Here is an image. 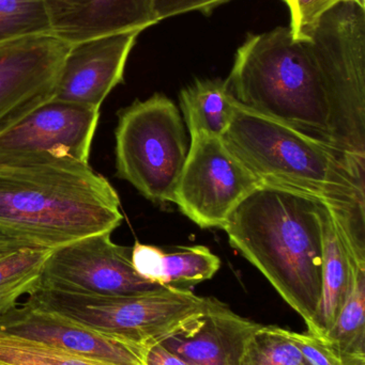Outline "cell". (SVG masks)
I'll return each instance as SVG.
<instances>
[{"mask_svg": "<svg viewBox=\"0 0 365 365\" xmlns=\"http://www.w3.org/2000/svg\"><path fill=\"white\" fill-rule=\"evenodd\" d=\"M120 199L89 165L46 153L0 154V249L54 250L121 225Z\"/></svg>", "mask_w": 365, "mask_h": 365, "instance_id": "6da1fadb", "label": "cell"}, {"mask_svg": "<svg viewBox=\"0 0 365 365\" xmlns=\"http://www.w3.org/2000/svg\"><path fill=\"white\" fill-rule=\"evenodd\" d=\"M323 201L261 184L231 212L222 230L314 332L325 263Z\"/></svg>", "mask_w": 365, "mask_h": 365, "instance_id": "7a4b0ae2", "label": "cell"}, {"mask_svg": "<svg viewBox=\"0 0 365 365\" xmlns=\"http://www.w3.org/2000/svg\"><path fill=\"white\" fill-rule=\"evenodd\" d=\"M222 139L261 184L319 197L339 220H365V160L239 104Z\"/></svg>", "mask_w": 365, "mask_h": 365, "instance_id": "3957f363", "label": "cell"}, {"mask_svg": "<svg viewBox=\"0 0 365 365\" xmlns=\"http://www.w3.org/2000/svg\"><path fill=\"white\" fill-rule=\"evenodd\" d=\"M225 83L240 106L334 149L316 64L308 42L294 40L289 27L249 34Z\"/></svg>", "mask_w": 365, "mask_h": 365, "instance_id": "277c9868", "label": "cell"}, {"mask_svg": "<svg viewBox=\"0 0 365 365\" xmlns=\"http://www.w3.org/2000/svg\"><path fill=\"white\" fill-rule=\"evenodd\" d=\"M308 42L330 111L332 145L365 160V8L326 13Z\"/></svg>", "mask_w": 365, "mask_h": 365, "instance_id": "5b68a950", "label": "cell"}, {"mask_svg": "<svg viewBox=\"0 0 365 365\" xmlns=\"http://www.w3.org/2000/svg\"><path fill=\"white\" fill-rule=\"evenodd\" d=\"M28 297L146 349L160 344L205 314L216 300L167 287L119 296L79 295L39 289Z\"/></svg>", "mask_w": 365, "mask_h": 365, "instance_id": "8992f818", "label": "cell"}, {"mask_svg": "<svg viewBox=\"0 0 365 365\" xmlns=\"http://www.w3.org/2000/svg\"><path fill=\"white\" fill-rule=\"evenodd\" d=\"M115 139L117 177L149 201L174 203L189 145L173 101L156 93L122 109Z\"/></svg>", "mask_w": 365, "mask_h": 365, "instance_id": "52a82bcc", "label": "cell"}, {"mask_svg": "<svg viewBox=\"0 0 365 365\" xmlns=\"http://www.w3.org/2000/svg\"><path fill=\"white\" fill-rule=\"evenodd\" d=\"M261 186V180L221 137H192L174 203L201 229H223L236 207Z\"/></svg>", "mask_w": 365, "mask_h": 365, "instance_id": "ba28073f", "label": "cell"}, {"mask_svg": "<svg viewBox=\"0 0 365 365\" xmlns=\"http://www.w3.org/2000/svg\"><path fill=\"white\" fill-rule=\"evenodd\" d=\"M111 233L86 236L51 250L39 289L79 295H132L160 289L135 272L130 247L111 240Z\"/></svg>", "mask_w": 365, "mask_h": 365, "instance_id": "9c48e42d", "label": "cell"}, {"mask_svg": "<svg viewBox=\"0 0 365 365\" xmlns=\"http://www.w3.org/2000/svg\"><path fill=\"white\" fill-rule=\"evenodd\" d=\"M71 46L54 36H40L0 47V135L53 100Z\"/></svg>", "mask_w": 365, "mask_h": 365, "instance_id": "30bf717a", "label": "cell"}, {"mask_svg": "<svg viewBox=\"0 0 365 365\" xmlns=\"http://www.w3.org/2000/svg\"><path fill=\"white\" fill-rule=\"evenodd\" d=\"M100 108L51 100L0 135V154L46 153L89 165Z\"/></svg>", "mask_w": 365, "mask_h": 365, "instance_id": "8fae6325", "label": "cell"}, {"mask_svg": "<svg viewBox=\"0 0 365 365\" xmlns=\"http://www.w3.org/2000/svg\"><path fill=\"white\" fill-rule=\"evenodd\" d=\"M0 329L113 365H146L144 347L94 329L29 297L0 319Z\"/></svg>", "mask_w": 365, "mask_h": 365, "instance_id": "7c38bea8", "label": "cell"}, {"mask_svg": "<svg viewBox=\"0 0 365 365\" xmlns=\"http://www.w3.org/2000/svg\"><path fill=\"white\" fill-rule=\"evenodd\" d=\"M141 32H124L72 45L60 71L54 100L100 108L124 83V68Z\"/></svg>", "mask_w": 365, "mask_h": 365, "instance_id": "4fadbf2b", "label": "cell"}, {"mask_svg": "<svg viewBox=\"0 0 365 365\" xmlns=\"http://www.w3.org/2000/svg\"><path fill=\"white\" fill-rule=\"evenodd\" d=\"M51 34L70 45L159 23L156 0H43Z\"/></svg>", "mask_w": 365, "mask_h": 365, "instance_id": "5bb4252c", "label": "cell"}, {"mask_svg": "<svg viewBox=\"0 0 365 365\" xmlns=\"http://www.w3.org/2000/svg\"><path fill=\"white\" fill-rule=\"evenodd\" d=\"M261 324L219 302L161 344L189 365H239L244 347Z\"/></svg>", "mask_w": 365, "mask_h": 365, "instance_id": "9a60e30c", "label": "cell"}, {"mask_svg": "<svg viewBox=\"0 0 365 365\" xmlns=\"http://www.w3.org/2000/svg\"><path fill=\"white\" fill-rule=\"evenodd\" d=\"M323 203L325 263L321 302L315 317L313 334L326 336L344 304L354 265H365V262L359 261L349 252L329 205L324 201Z\"/></svg>", "mask_w": 365, "mask_h": 365, "instance_id": "2e32d148", "label": "cell"}, {"mask_svg": "<svg viewBox=\"0 0 365 365\" xmlns=\"http://www.w3.org/2000/svg\"><path fill=\"white\" fill-rule=\"evenodd\" d=\"M180 108L190 137L224 136L237 102L223 79H197L180 92Z\"/></svg>", "mask_w": 365, "mask_h": 365, "instance_id": "e0dca14e", "label": "cell"}, {"mask_svg": "<svg viewBox=\"0 0 365 365\" xmlns=\"http://www.w3.org/2000/svg\"><path fill=\"white\" fill-rule=\"evenodd\" d=\"M51 252L46 249H0V319L16 308L21 298L38 291Z\"/></svg>", "mask_w": 365, "mask_h": 365, "instance_id": "ac0fdd59", "label": "cell"}, {"mask_svg": "<svg viewBox=\"0 0 365 365\" xmlns=\"http://www.w3.org/2000/svg\"><path fill=\"white\" fill-rule=\"evenodd\" d=\"M365 265L355 264L349 292L326 338L341 360L365 358Z\"/></svg>", "mask_w": 365, "mask_h": 365, "instance_id": "d6986e66", "label": "cell"}, {"mask_svg": "<svg viewBox=\"0 0 365 365\" xmlns=\"http://www.w3.org/2000/svg\"><path fill=\"white\" fill-rule=\"evenodd\" d=\"M220 267V257L206 246L178 247L171 252L162 249L154 283L191 291L195 285L214 278Z\"/></svg>", "mask_w": 365, "mask_h": 365, "instance_id": "ffe728a7", "label": "cell"}, {"mask_svg": "<svg viewBox=\"0 0 365 365\" xmlns=\"http://www.w3.org/2000/svg\"><path fill=\"white\" fill-rule=\"evenodd\" d=\"M0 365H113L0 329Z\"/></svg>", "mask_w": 365, "mask_h": 365, "instance_id": "44dd1931", "label": "cell"}, {"mask_svg": "<svg viewBox=\"0 0 365 365\" xmlns=\"http://www.w3.org/2000/svg\"><path fill=\"white\" fill-rule=\"evenodd\" d=\"M40 36H53L43 0H0V47Z\"/></svg>", "mask_w": 365, "mask_h": 365, "instance_id": "7402d4cb", "label": "cell"}, {"mask_svg": "<svg viewBox=\"0 0 365 365\" xmlns=\"http://www.w3.org/2000/svg\"><path fill=\"white\" fill-rule=\"evenodd\" d=\"M239 365H308L289 330L261 325L246 342Z\"/></svg>", "mask_w": 365, "mask_h": 365, "instance_id": "603a6c76", "label": "cell"}, {"mask_svg": "<svg viewBox=\"0 0 365 365\" xmlns=\"http://www.w3.org/2000/svg\"><path fill=\"white\" fill-rule=\"evenodd\" d=\"M291 15L289 30L294 40L300 42L310 41L313 31L321 17L339 4H353L364 6L365 0H283Z\"/></svg>", "mask_w": 365, "mask_h": 365, "instance_id": "cb8c5ba5", "label": "cell"}, {"mask_svg": "<svg viewBox=\"0 0 365 365\" xmlns=\"http://www.w3.org/2000/svg\"><path fill=\"white\" fill-rule=\"evenodd\" d=\"M289 334L308 365H342L340 355L326 336L312 332Z\"/></svg>", "mask_w": 365, "mask_h": 365, "instance_id": "d4e9b609", "label": "cell"}, {"mask_svg": "<svg viewBox=\"0 0 365 365\" xmlns=\"http://www.w3.org/2000/svg\"><path fill=\"white\" fill-rule=\"evenodd\" d=\"M229 1L231 0H156V14L159 21L190 12L210 15Z\"/></svg>", "mask_w": 365, "mask_h": 365, "instance_id": "484cf974", "label": "cell"}, {"mask_svg": "<svg viewBox=\"0 0 365 365\" xmlns=\"http://www.w3.org/2000/svg\"><path fill=\"white\" fill-rule=\"evenodd\" d=\"M146 365H189L181 358L165 349L162 344L154 345L146 351Z\"/></svg>", "mask_w": 365, "mask_h": 365, "instance_id": "4316f807", "label": "cell"}, {"mask_svg": "<svg viewBox=\"0 0 365 365\" xmlns=\"http://www.w3.org/2000/svg\"><path fill=\"white\" fill-rule=\"evenodd\" d=\"M342 365H365V358H349L342 360Z\"/></svg>", "mask_w": 365, "mask_h": 365, "instance_id": "83f0119b", "label": "cell"}]
</instances>
